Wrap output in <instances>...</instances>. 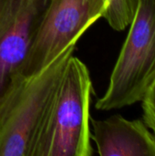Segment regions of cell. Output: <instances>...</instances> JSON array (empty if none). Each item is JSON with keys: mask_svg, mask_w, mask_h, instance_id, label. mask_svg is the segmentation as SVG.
<instances>
[{"mask_svg": "<svg viewBox=\"0 0 155 156\" xmlns=\"http://www.w3.org/2000/svg\"><path fill=\"white\" fill-rule=\"evenodd\" d=\"M107 8L103 18L116 31H122L132 23L138 0H105Z\"/></svg>", "mask_w": 155, "mask_h": 156, "instance_id": "52a82bcc", "label": "cell"}, {"mask_svg": "<svg viewBox=\"0 0 155 156\" xmlns=\"http://www.w3.org/2000/svg\"><path fill=\"white\" fill-rule=\"evenodd\" d=\"M154 80L155 0H138L108 88L96 109L112 111L133 105L143 100Z\"/></svg>", "mask_w": 155, "mask_h": 156, "instance_id": "3957f363", "label": "cell"}, {"mask_svg": "<svg viewBox=\"0 0 155 156\" xmlns=\"http://www.w3.org/2000/svg\"><path fill=\"white\" fill-rule=\"evenodd\" d=\"M90 137L100 156H155V135L143 121L120 114L90 118Z\"/></svg>", "mask_w": 155, "mask_h": 156, "instance_id": "8992f818", "label": "cell"}, {"mask_svg": "<svg viewBox=\"0 0 155 156\" xmlns=\"http://www.w3.org/2000/svg\"><path fill=\"white\" fill-rule=\"evenodd\" d=\"M77 44L32 75L15 73L0 94V156H30L34 140Z\"/></svg>", "mask_w": 155, "mask_h": 156, "instance_id": "7a4b0ae2", "label": "cell"}, {"mask_svg": "<svg viewBox=\"0 0 155 156\" xmlns=\"http://www.w3.org/2000/svg\"><path fill=\"white\" fill-rule=\"evenodd\" d=\"M106 8L105 0H49L17 73L28 76L44 69L69 46L77 44L103 17Z\"/></svg>", "mask_w": 155, "mask_h": 156, "instance_id": "277c9868", "label": "cell"}, {"mask_svg": "<svg viewBox=\"0 0 155 156\" xmlns=\"http://www.w3.org/2000/svg\"><path fill=\"white\" fill-rule=\"evenodd\" d=\"M93 93L89 69L73 55L37 132L30 156H90V102Z\"/></svg>", "mask_w": 155, "mask_h": 156, "instance_id": "6da1fadb", "label": "cell"}, {"mask_svg": "<svg viewBox=\"0 0 155 156\" xmlns=\"http://www.w3.org/2000/svg\"><path fill=\"white\" fill-rule=\"evenodd\" d=\"M141 101L143 122L155 135V80Z\"/></svg>", "mask_w": 155, "mask_h": 156, "instance_id": "ba28073f", "label": "cell"}, {"mask_svg": "<svg viewBox=\"0 0 155 156\" xmlns=\"http://www.w3.org/2000/svg\"><path fill=\"white\" fill-rule=\"evenodd\" d=\"M49 0H0V94L17 72Z\"/></svg>", "mask_w": 155, "mask_h": 156, "instance_id": "5b68a950", "label": "cell"}]
</instances>
